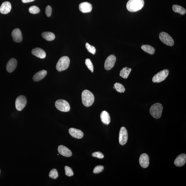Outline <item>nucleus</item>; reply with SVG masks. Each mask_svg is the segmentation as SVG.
Masks as SVG:
<instances>
[{"instance_id": "obj_34", "label": "nucleus", "mask_w": 186, "mask_h": 186, "mask_svg": "<svg viewBox=\"0 0 186 186\" xmlns=\"http://www.w3.org/2000/svg\"><path fill=\"white\" fill-rule=\"evenodd\" d=\"M52 11V9L51 7L49 5L47 6L46 9V11H45V13H46V15L48 17H49L51 16Z\"/></svg>"}, {"instance_id": "obj_32", "label": "nucleus", "mask_w": 186, "mask_h": 186, "mask_svg": "<svg viewBox=\"0 0 186 186\" xmlns=\"http://www.w3.org/2000/svg\"><path fill=\"white\" fill-rule=\"evenodd\" d=\"M104 167L103 166L98 165L95 167L93 171V173L98 174L103 171Z\"/></svg>"}, {"instance_id": "obj_8", "label": "nucleus", "mask_w": 186, "mask_h": 186, "mask_svg": "<svg viewBox=\"0 0 186 186\" xmlns=\"http://www.w3.org/2000/svg\"><path fill=\"white\" fill-rule=\"evenodd\" d=\"M27 101L26 97L21 95L17 98L15 101V106L16 109L21 111L26 107Z\"/></svg>"}, {"instance_id": "obj_14", "label": "nucleus", "mask_w": 186, "mask_h": 186, "mask_svg": "<svg viewBox=\"0 0 186 186\" xmlns=\"http://www.w3.org/2000/svg\"><path fill=\"white\" fill-rule=\"evenodd\" d=\"M93 6L92 5L88 2H83L79 4V9L83 13H89L92 11Z\"/></svg>"}, {"instance_id": "obj_23", "label": "nucleus", "mask_w": 186, "mask_h": 186, "mask_svg": "<svg viewBox=\"0 0 186 186\" xmlns=\"http://www.w3.org/2000/svg\"><path fill=\"white\" fill-rule=\"evenodd\" d=\"M131 70V68L127 67L123 68L120 72V76L124 79H127L128 78Z\"/></svg>"}, {"instance_id": "obj_27", "label": "nucleus", "mask_w": 186, "mask_h": 186, "mask_svg": "<svg viewBox=\"0 0 186 186\" xmlns=\"http://www.w3.org/2000/svg\"><path fill=\"white\" fill-rule=\"evenodd\" d=\"M85 47L88 51L92 54L95 55L96 53V49L95 47L90 45L89 43H87L85 44Z\"/></svg>"}, {"instance_id": "obj_17", "label": "nucleus", "mask_w": 186, "mask_h": 186, "mask_svg": "<svg viewBox=\"0 0 186 186\" xmlns=\"http://www.w3.org/2000/svg\"><path fill=\"white\" fill-rule=\"evenodd\" d=\"M69 132L70 135L75 138L80 139L83 137V132L78 129L71 128L69 129Z\"/></svg>"}, {"instance_id": "obj_12", "label": "nucleus", "mask_w": 186, "mask_h": 186, "mask_svg": "<svg viewBox=\"0 0 186 186\" xmlns=\"http://www.w3.org/2000/svg\"><path fill=\"white\" fill-rule=\"evenodd\" d=\"M11 36L13 41L16 43H20L22 41L23 36L21 31L19 28H16L12 32Z\"/></svg>"}, {"instance_id": "obj_11", "label": "nucleus", "mask_w": 186, "mask_h": 186, "mask_svg": "<svg viewBox=\"0 0 186 186\" xmlns=\"http://www.w3.org/2000/svg\"><path fill=\"white\" fill-rule=\"evenodd\" d=\"M139 161L141 166L143 168H146L149 165V157L147 154H142L140 155Z\"/></svg>"}, {"instance_id": "obj_30", "label": "nucleus", "mask_w": 186, "mask_h": 186, "mask_svg": "<svg viewBox=\"0 0 186 186\" xmlns=\"http://www.w3.org/2000/svg\"><path fill=\"white\" fill-rule=\"evenodd\" d=\"M29 12L31 13V14H37L40 12V9L38 7L36 6H33L29 8Z\"/></svg>"}, {"instance_id": "obj_29", "label": "nucleus", "mask_w": 186, "mask_h": 186, "mask_svg": "<svg viewBox=\"0 0 186 186\" xmlns=\"http://www.w3.org/2000/svg\"><path fill=\"white\" fill-rule=\"evenodd\" d=\"M85 64L89 69L91 71L92 73H93V66L91 60L89 59H87L85 60Z\"/></svg>"}, {"instance_id": "obj_6", "label": "nucleus", "mask_w": 186, "mask_h": 186, "mask_svg": "<svg viewBox=\"0 0 186 186\" xmlns=\"http://www.w3.org/2000/svg\"><path fill=\"white\" fill-rule=\"evenodd\" d=\"M55 106L58 110L64 112H67L70 110V107L69 103L64 100L59 99L55 102Z\"/></svg>"}, {"instance_id": "obj_36", "label": "nucleus", "mask_w": 186, "mask_h": 186, "mask_svg": "<svg viewBox=\"0 0 186 186\" xmlns=\"http://www.w3.org/2000/svg\"><path fill=\"white\" fill-rule=\"evenodd\" d=\"M0 172H1V171H0Z\"/></svg>"}, {"instance_id": "obj_25", "label": "nucleus", "mask_w": 186, "mask_h": 186, "mask_svg": "<svg viewBox=\"0 0 186 186\" xmlns=\"http://www.w3.org/2000/svg\"><path fill=\"white\" fill-rule=\"evenodd\" d=\"M172 9L175 13H179L181 15L185 14L186 10L182 7L177 5H174L172 7Z\"/></svg>"}, {"instance_id": "obj_4", "label": "nucleus", "mask_w": 186, "mask_h": 186, "mask_svg": "<svg viewBox=\"0 0 186 186\" xmlns=\"http://www.w3.org/2000/svg\"><path fill=\"white\" fill-rule=\"evenodd\" d=\"M70 63L69 58L67 56H63L60 58L57 63L56 69L59 71L66 70L68 68Z\"/></svg>"}, {"instance_id": "obj_22", "label": "nucleus", "mask_w": 186, "mask_h": 186, "mask_svg": "<svg viewBox=\"0 0 186 186\" xmlns=\"http://www.w3.org/2000/svg\"><path fill=\"white\" fill-rule=\"evenodd\" d=\"M41 35L44 39L49 41H53L55 38L54 33L51 32H44L42 33Z\"/></svg>"}, {"instance_id": "obj_5", "label": "nucleus", "mask_w": 186, "mask_h": 186, "mask_svg": "<svg viewBox=\"0 0 186 186\" xmlns=\"http://www.w3.org/2000/svg\"><path fill=\"white\" fill-rule=\"evenodd\" d=\"M169 70L167 69H164L159 72L155 74L152 78V81L154 83H160L165 80L168 76Z\"/></svg>"}, {"instance_id": "obj_9", "label": "nucleus", "mask_w": 186, "mask_h": 186, "mask_svg": "<svg viewBox=\"0 0 186 186\" xmlns=\"http://www.w3.org/2000/svg\"><path fill=\"white\" fill-rule=\"evenodd\" d=\"M128 139V133L125 127H122L120 129L119 134V142L121 145H123L127 143Z\"/></svg>"}, {"instance_id": "obj_33", "label": "nucleus", "mask_w": 186, "mask_h": 186, "mask_svg": "<svg viewBox=\"0 0 186 186\" xmlns=\"http://www.w3.org/2000/svg\"><path fill=\"white\" fill-rule=\"evenodd\" d=\"M92 156L93 157L101 159H103L104 157V156L103 154L100 152H94L92 154Z\"/></svg>"}, {"instance_id": "obj_26", "label": "nucleus", "mask_w": 186, "mask_h": 186, "mask_svg": "<svg viewBox=\"0 0 186 186\" xmlns=\"http://www.w3.org/2000/svg\"><path fill=\"white\" fill-rule=\"evenodd\" d=\"M114 89H116L119 93H123L125 91V88L123 85L119 83H117L115 84Z\"/></svg>"}, {"instance_id": "obj_13", "label": "nucleus", "mask_w": 186, "mask_h": 186, "mask_svg": "<svg viewBox=\"0 0 186 186\" xmlns=\"http://www.w3.org/2000/svg\"><path fill=\"white\" fill-rule=\"evenodd\" d=\"M186 161V155L184 153L181 154L175 159L174 163L176 166L181 167L185 165Z\"/></svg>"}, {"instance_id": "obj_18", "label": "nucleus", "mask_w": 186, "mask_h": 186, "mask_svg": "<svg viewBox=\"0 0 186 186\" xmlns=\"http://www.w3.org/2000/svg\"><path fill=\"white\" fill-rule=\"evenodd\" d=\"M58 151L60 155L63 156L69 157H71L72 155L71 151L67 147L63 145H60L58 147Z\"/></svg>"}, {"instance_id": "obj_19", "label": "nucleus", "mask_w": 186, "mask_h": 186, "mask_svg": "<svg viewBox=\"0 0 186 186\" xmlns=\"http://www.w3.org/2000/svg\"><path fill=\"white\" fill-rule=\"evenodd\" d=\"M33 55L37 57L43 59L46 57V53L44 50L39 48L33 49L31 51Z\"/></svg>"}, {"instance_id": "obj_3", "label": "nucleus", "mask_w": 186, "mask_h": 186, "mask_svg": "<svg viewBox=\"0 0 186 186\" xmlns=\"http://www.w3.org/2000/svg\"><path fill=\"white\" fill-rule=\"evenodd\" d=\"M163 107L161 104L157 103L152 105L150 108V114L154 118L159 119L161 116Z\"/></svg>"}, {"instance_id": "obj_24", "label": "nucleus", "mask_w": 186, "mask_h": 186, "mask_svg": "<svg viewBox=\"0 0 186 186\" xmlns=\"http://www.w3.org/2000/svg\"><path fill=\"white\" fill-rule=\"evenodd\" d=\"M141 48L144 51L149 53V54L153 55L155 53V49L150 45H143L141 46Z\"/></svg>"}, {"instance_id": "obj_31", "label": "nucleus", "mask_w": 186, "mask_h": 186, "mask_svg": "<svg viewBox=\"0 0 186 186\" xmlns=\"http://www.w3.org/2000/svg\"><path fill=\"white\" fill-rule=\"evenodd\" d=\"M65 174H66L67 176L70 177L73 175V172L71 167L66 166L65 167Z\"/></svg>"}, {"instance_id": "obj_35", "label": "nucleus", "mask_w": 186, "mask_h": 186, "mask_svg": "<svg viewBox=\"0 0 186 186\" xmlns=\"http://www.w3.org/2000/svg\"><path fill=\"white\" fill-rule=\"evenodd\" d=\"M23 3H28L34 1L35 0H21Z\"/></svg>"}, {"instance_id": "obj_7", "label": "nucleus", "mask_w": 186, "mask_h": 186, "mask_svg": "<svg viewBox=\"0 0 186 186\" xmlns=\"http://www.w3.org/2000/svg\"><path fill=\"white\" fill-rule=\"evenodd\" d=\"M159 38L162 43L167 46H172L174 44V40L172 37L165 32H162L160 33Z\"/></svg>"}, {"instance_id": "obj_10", "label": "nucleus", "mask_w": 186, "mask_h": 186, "mask_svg": "<svg viewBox=\"0 0 186 186\" xmlns=\"http://www.w3.org/2000/svg\"><path fill=\"white\" fill-rule=\"evenodd\" d=\"M116 61V57L114 55H111L108 57L105 62V69L109 70L112 69L114 66Z\"/></svg>"}, {"instance_id": "obj_2", "label": "nucleus", "mask_w": 186, "mask_h": 186, "mask_svg": "<svg viewBox=\"0 0 186 186\" xmlns=\"http://www.w3.org/2000/svg\"><path fill=\"white\" fill-rule=\"evenodd\" d=\"M81 97L82 102L85 107L91 106L94 102V96L93 93L89 90H83L82 93Z\"/></svg>"}, {"instance_id": "obj_21", "label": "nucleus", "mask_w": 186, "mask_h": 186, "mask_svg": "<svg viewBox=\"0 0 186 186\" xmlns=\"http://www.w3.org/2000/svg\"><path fill=\"white\" fill-rule=\"evenodd\" d=\"M47 71L45 70H42L37 72L34 75L33 80L35 81H38L43 79L46 76Z\"/></svg>"}, {"instance_id": "obj_1", "label": "nucleus", "mask_w": 186, "mask_h": 186, "mask_svg": "<svg viewBox=\"0 0 186 186\" xmlns=\"http://www.w3.org/2000/svg\"><path fill=\"white\" fill-rule=\"evenodd\" d=\"M145 4L144 0H129L127 4V8L129 11L135 12L141 9Z\"/></svg>"}, {"instance_id": "obj_20", "label": "nucleus", "mask_w": 186, "mask_h": 186, "mask_svg": "<svg viewBox=\"0 0 186 186\" xmlns=\"http://www.w3.org/2000/svg\"><path fill=\"white\" fill-rule=\"evenodd\" d=\"M100 118L102 122L106 125H108L110 123L111 119L109 114L105 111L101 112L100 114Z\"/></svg>"}, {"instance_id": "obj_16", "label": "nucleus", "mask_w": 186, "mask_h": 186, "mask_svg": "<svg viewBox=\"0 0 186 186\" xmlns=\"http://www.w3.org/2000/svg\"><path fill=\"white\" fill-rule=\"evenodd\" d=\"M11 5L9 1H5L1 4L0 7V12L3 14H8L11 11Z\"/></svg>"}, {"instance_id": "obj_15", "label": "nucleus", "mask_w": 186, "mask_h": 186, "mask_svg": "<svg viewBox=\"0 0 186 186\" xmlns=\"http://www.w3.org/2000/svg\"><path fill=\"white\" fill-rule=\"evenodd\" d=\"M17 62L15 58H12L8 62L6 66V69L9 73H12L15 69L17 66Z\"/></svg>"}, {"instance_id": "obj_28", "label": "nucleus", "mask_w": 186, "mask_h": 186, "mask_svg": "<svg viewBox=\"0 0 186 186\" xmlns=\"http://www.w3.org/2000/svg\"><path fill=\"white\" fill-rule=\"evenodd\" d=\"M49 177L51 178L56 179L58 177V174L57 171L56 169H53L51 170L49 173Z\"/></svg>"}]
</instances>
